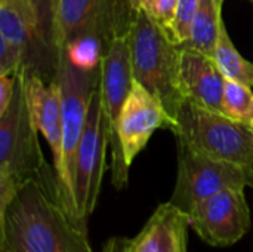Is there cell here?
<instances>
[{"instance_id":"cell-1","label":"cell","mask_w":253,"mask_h":252,"mask_svg":"<svg viewBox=\"0 0 253 252\" xmlns=\"http://www.w3.org/2000/svg\"><path fill=\"white\" fill-rule=\"evenodd\" d=\"M0 233L12 252H93L86 221L65 205L56 177L25 183L0 209Z\"/></svg>"},{"instance_id":"cell-2","label":"cell","mask_w":253,"mask_h":252,"mask_svg":"<svg viewBox=\"0 0 253 252\" xmlns=\"http://www.w3.org/2000/svg\"><path fill=\"white\" fill-rule=\"evenodd\" d=\"M135 10L129 0H53L52 30L56 50L70 53L84 67L99 65L110 43L127 33Z\"/></svg>"},{"instance_id":"cell-3","label":"cell","mask_w":253,"mask_h":252,"mask_svg":"<svg viewBox=\"0 0 253 252\" xmlns=\"http://www.w3.org/2000/svg\"><path fill=\"white\" fill-rule=\"evenodd\" d=\"M127 42L133 80L159 97L175 120L185 102L179 85L181 46L144 9L135 10Z\"/></svg>"},{"instance_id":"cell-4","label":"cell","mask_w":253,"mask_h":252,"mask_svg":"<svg viewBox=\"0 0 253 252\" xmlns=\"http://www.w3.org/2000/svg\"><path fill=\"white\" fill-rule=\"evenodd\" d=\"M33 125L21 71L7 110L0 114V209L31 180H47L52 174Z\"/></svg>"},{"instance_id":"cell-5","label":"cell","mask_w":253,"mask_h":252,"mask_svg":"<svg viewBox=\"0 0 253 252\" xmlns=\"http://www.w3.org/2000/svg\"><path fill=\"white\" fill-rule=\"evenodd\" d=\"M99 79L101 71L96 67L79 64L65 49L56 50L55 80L59 88L62 105V151L61 160L55 168V175L62 201L74 214L73 177L76 156L87 120L92 94L99 86Z\"/></svg>"},{"instance_id":"cell-6","label":"cell","mask_w":253,"mask_h":252,"mask_svg":"<svg viewBox=\"0 0 253 252\" xmlns=\"http://www.w3.org/2000/svg\"><path fill=\"white\" fill-rule=\"evenodd\" d=\"M172 132L175 138L187 141L196 150L245 171L253 189V129L251 123L206 110L185 100L175 119Z\"/></svg>"},{"instance_id":"cell-7","label":"cell","mask_w":253,"mask_h":252,"mask_svg":"<svg viewBox=\"0 0 253 252\" xmlns=\"http://www.w3.org/2000/svg\"><path fill=\"white\" fill-rule=\"evenodd\" d=\"M99 71L101 102L108 128L111 181L117 190H122L127 184L130 169V166L126 163L119 135L120 116L133 85L127 33L116 37L110 43V46L101 56Z\"/></svg>"},{"instance_id":"cell-8","label":"cell","mask_w":253,"mask_h":252,"mask_svg":"<svg viewBox=\"0 0 253 252\" xmlns=\"http://www.w3.org/2000/svg\"><path fill=\"white\" fill-rule=\"evenodd\" d=\"M176 150L178 174L170 202L185 212L225 189L252 187L245 171L196 150L181 138H176Z\"/></svg>"},{"instance_id":"cell-9","label":"cell","mask_w":253,"mask_h":252,"mask_svg":"<svg viewBox=\"0 0 253 252\" xmlns=\"http://www.w3.org/2000/svg\"><path fill=\"white\" fill-rule=\"evenodd\" d=\"M108 147V128L102 110L99 86L93 91L87 120L79 144L74 177L73 205L82 220H87L96 208L102 177L105 171V151Z\"/></svg>"},{"instance_id":"cell-10","label":"cell","mask_w":253,"mask_h":252,"mask_svg":"<svg viewBox=\"0 0 253 252\" xmlns=\"http://www.w3.org/2000/svg\"><path fill=\"white\" fill-rule=\"evenodd\" d=\"M187 214L190 229L206 244L218 248L237 244L252 226L245 189L218 192L194 205Z\"/></svg>"},{"instance_id":"cell-11","label":"cell","mask_w":253,"mask_h":252,"mask_svg":"<svg viewBox=\"0 0 253 252\" xmlns=\"http://www.w3.org/2000/svg\"><path fill=\"white\" fill-rule=\"evenodd\" d=\"M173 125L175 120L165 108L162 100L139 82L133 80L119 123V135L126 163L129 166L133 163L135 157L145 149L151 135L159 128L172 129Z\"/></svg>"},{"instance_id":"cell-12","label":"cell","mask_w":253,"mask_h":252,"mask_svg":"<svg viewBox=\"0 0 253 252\" xmlns=\"http://www.w3.org/2000/svg\"><path fill=\"white\" fill-rule=\"evenodd\" d=\"M24 95L33 125L47 141L55 168L62 151V105L56 80L44 83L27 65L21 70Z\"/></svg>"},{"instance_id":"cell-13","label":"cell","mask_w":253,"mask_h":252,"mask_svg":"<svg viewBox=\"0 0 253 252\" xmlns=\"http://www.w3.org/2000/svg\"><path fill=\"white\" fill-rule=\"evenodd\" d=\"M179 85L185 100L224 114L225 77L215 59L199 50L181 48Z\"/></svg>"},{"instance_id":"cell-14","label":"cell","mask_w":253,"mask_h":252,"mask_svg":"<svg viewBox=\"0 0 253 252\" xmlns=\"http://www.w3.org/2000/svg\"><path fill=\"white\" fill-rule=\"evenodd\" d=\"M188 229V214L169 201L154 211L136 238L123 241V252L187 251Z\"/></svg>"},{"instance_id":"cell-15","label":"cell","mask_w":253,"mask_h":252,"mask_svg":"<svg viewBox=\"0 0 253 252\" xmlns=\"http://www.w3.org/2000/svg\"><path fill=\"white\" fill-rule=\"evenodd\" d=\"M39 30L36 0H0V39L27 53Z\"/></svg>"},{"instance_id":"cell-16","label":"cell","mask_w":253,"mask_h":252,"mask_svg":"<svg viewBox=\"0 0 253 252\" xmlns=\"http://www.w3.org/2000/svg\"><path fill=\"white\" fill-rule=\"evenodd\" d=\"M222 1L224 0H200L190 36L184 43L179 45L181 48L194 49L213 58L221 24L224 22Z\"/></svg>"},{"instance_id":"cell-17","label":"cell","mask_w":253,"mask_h":252,"mask_svg":"<svg viewBox=\"0 0 253 252\" xmlns=\"http://www.w3.org/2000/svg\"><path fill=\"white\" fill-rule=\"evenodd\" d=\"M213 59L225 79L253 88V62L243 58L236 49L224 22L221 24Z\"/></svg>"},{"instance_id":"cell-18","label":"cell","mask_w":253,"mask_h":252,"mask_svg":"<svg viewBox=\"0 0 253 252\" xmlns=\"http://www.w3.org/2000/svg\"><path fill=\"white\" fill-rule=\"evenodd\" d=\"M224 114L251 123L253 119V92L252 88L225 79L224 86Z\"/></svg>"},{"instance_id":"cell-19","label":"cell","mask_w":253,"mask_h":252,"mask_svg":"<svg viewBox=\"0 0 253 252\" xmlns=\"http://www.w3.org/2000/svg\"><path fill=\"white\" fill-rule=\"evenodd\" d=\"M199 6H200V0H178L173 19L166 28L170 39L178 45L184 43L188 39Z\"/></svg>"},{"instance_id":"cell-20","label":"cell","mask_w":253,"mask_h":252,"mask_svg":"<svg viewBox=\"0 0 253 252\" xmlns=\"http://www.w3.org/2000/svg\"><path fill=\"white\" fill-rule=\"evenodd\" d=\"M176 4L178 0H144L142 9L166 30L173 19Z\"/></svg>"},{"instance_id":"cell-21","label":"cell","mask_w":253,"mask_h":252,"mask_svg":"<svg viewBox=\"0 0 253 252\" xmlns=\"http://www.w3.org/2000/svg\"><path fill=\"white\" fill-rule=\"evenodd\" d=\"M18 74H0V114H3L7 110L13 98Z\"/></svg>"},{"instance_id":"cell-22","label":"cell","mask_w":253,"mask_h":252,"mask_svg":"<svg viewBox=\"0 0 253 252\" xmlns=\"http://www.w3.org/2000/svg\"><path fill=\"white\" fill-rule=\"evenodd\" d=\"M129 3H130V7L133 10H139V9H142L144 0H129Z\"/></svg>"},{"instance_id":"cell-23","label":"cell","mask_w":253,"mask_h":252,"mask_svg":"<svg viewBox=\"0 0 253 252\" xmlns=\"http://www.w3.org/2000/svg\"><path fill=\"white\" fill-rule=\"evenodd\" d=\"M0 252H12V251H10V250H7L6 247H1V245H0Z\"/></svg>"},{"instance_id":"cell-24","label":"cell","mask_w":253,"mask_h":252,"mask_svg":"<svg viewBox=\"0 0 253 252\" xmlns=\"http://www.w3.org/2000/svg\"><path fill=\"white\" fill-rule=\"evenodd\" d=\"M251 126H252V129H253V119H252V122H251Z\"/></svg>"},{"instance_id":"cell-25","label":"cell","mask_w":253,"mask_h":252,"mask_svg":"<svg viewBox=\"0 0 253 252\" xmlns=\"http://www.w3.org/2000/svg\"><path fill=\"white\" fill-rule=\"evenodd\" d=\"M184 252H188V250H187V251H184Z\"/></svg>"},{"instance_id":"cell-26","label":"cell","mask_w":253,"mask_h":252,"mask_svg":"<svg viewBox=\"0 0 253 252\" xmlns=\"http://www.w3.org/2000/svg\"><path fill=\"white\" fill-rule=\"evenodd\" d=\"M252 1H253V0H252Z\"/></svg>"}]
</instances>
